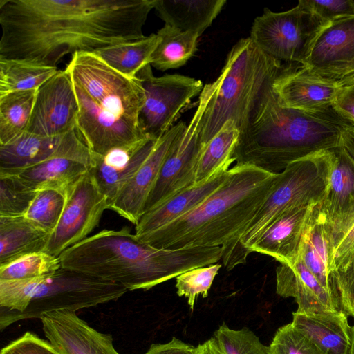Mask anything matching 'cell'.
Listing matches in <instances>:
<instances>
[{
  "instance_id": "cell-1",
  "label": "cell",
  "mask_w": 354,
  "mask_h": 354,
  "mask_svg": "<svg viewBox=\"0 0 354 354\" xmlns=\"http://www.w3.org/2000/svg\"><path fill=\"white\" fill-rule=\"evenodd\" d=\"M155 0H0V58L57 68L69 54L142 39Z\"/></svg>"
},
{
  "instance_id": "cell-2",
  "label": "cell",
  "mask_w": 354,
  "mask_h": 354,
  "mask_svg": "<svg viewBox=\"0 0 354 354\" xmlns=\"http://www.w3.org/2000/svg\"><path fill=\"white\" fill-rule=\"evenodd\" d=\"M277 176L254 165L236 164L221 186L200 205L138 239L158 249L221 247L223 263L232 270L237 266L239 237L268 196Z\"/></svg>"
},
{
  "instance_id": "cell-3",
  "label": "cell",
  "mask_w": 354,
  "mask_h": 354,
  "mask_svg": "<svg viewBox=\"0 0 354 354\" xmlns=\"http://www.w3.org/2000/svg\"><path fill=\"white\" fill-rule=\"evenodd\" d=\"M221 247L158 249L127 227L103 230L59 256L63 268L118 283L128 290H149L189 270L218 263Z\"/></svg>"
},
{
  "instance_id": "cell-4",
  "label": "cell",
  "mask_w": 354,
  "mask_h": 354,
  "mask_svg": "<svg viewBox=\"0 0 354 354\" xmlns=\"http://www.w3.org/2000/svg\"><path fill=\"white\" fill-rule=\"evenodd\" d=\"M65 70L79 107L76 129L93 154L147 137L140 122L145 94L137 77L121 74L93 53L74 54Z\"/></svg>"
},
{
  "instance_id": "cell-5",
  "label": "cell",
  "mask_w": 354,
  "mask_h": 354,
  "mask_svg": "<svg viewBox=\"0 0 354 354\" xmlns=\"http://www.w3.org/2000/svg\"><path fill=\"white\" fill-rule=\"evenodd\" d=\"M272 83L264 88L239 134L232 155L236 164L278 174L294 161L339 146L344 131L354 126L333 107L308 112L281 106Z\"/></svg>"
},
{
  "instance_id": "cell-6",
  "label": "cell",
  "mask_w": 354,
  "mask_h": 354,
  "mask_svg": "<svg viewBox=\"0 0 354 354\" xmlns=\"http://www.w3.org/2000/svg\"><path fill=\"white\" fill-rule=\"evenodd\" d=\"M281 61L266 54L249 37L240 39L229 53L202 118L204 147L229 120L241 133L262 92L282 71Z\"/></svg>"
},
{
  "instance_id": "cell-7",
  "label": "cell",
  "mask_w": 354,
  "mask_h": 354,
  "mask_svg": "<svg viewBox=\"0 0 354 354\" xmlns=\"http://www.w3.org/2000/svg\"><path fill=\"white\" fill-rule=\"evenodd\" d=\"M330 150L294 161L277 174L268 196L239 237L237 266L245 263L249 248L279 216L292 208L322 201L328 183Z\"/></svg>"
},
{
  "instance_id": "cell-8",
  "label": "cell",
  "mask_w": 354,
  "mask_h": 354,
  "mask_svg": "<svg viewBox=\"0 0 354 354\" xmlns=\"http://www.w3.org/2000/svg\"><path fill=\"white\" fill-rule=\"evenodd\" d=\"M31 297L23 312L0 308V328L48 312L76 310L118 299L128 290L122 285L61 268L53 274L30 279Z\"/></svg>"
},
{
  "instance_id": "cell-9",
  "label": "cell",
  "mask_w": 354,
  "mask_h": 354,
  "mask_svg": "<svg viewBox=\"0 0 354 354\" xmlns=\"http://www.w3.org/2000/svg\"><path fill=\"white\" fill-rule=\"evenodd\" d=\"M328 24L300 0L283 12L265 8L254 19L250 38L266 54L304 66L318 35Z\"/></svg>"
},
{
  "instance_id": "cell-10",
  "label": "cell",
  "mask_w": 354,
  "mask_h": 354,
  "mask_svg": "<svg viewBox=\"0 0 354 354\" xmlns=\"http://www.w3.org/2000/svg\"><path fill=\"white\" fill-rule=\"evenodd\" d=\"M211 93V83L204 86L197 109L189 125L174 142L161 167L145 203L144 214L177 193L194 185L196 167L203 148L201 142L202 118Z\"/></svg>"
},
{
  "instance_id": "cell-11",
  "label": "cell",
  "mask_w": 354,
  "mask_h": 354,
  "mask_svg": "<svg viewBox=\"0 0 354 354\" xmlns=\"http://www.w3.org/2000/svg\"><path fill=\"white\" fill-rule=\"evenodd\" d=\"M145 94L140 113L147 136L159 138L173 127L181 111L203 89L201 80L179 75L155 77L150 64L137 74Z\"/></svg>"
},
{
  "instance_id": "cell-12",
  "label": "cell",
  "mask_w": 354,
  "mask_h": 354,
  "mask_svg": "<svg viewBox=\"0 0 354 354\" xmlns=\"http://www.w3.org/2000/svg\"><path fill=\"white\" fill-rule=\"evenodd\" d=\"M107 209V198L89 170L66 192L64 208L44 252L59 257L88 237Z\"/></svg>"
},
{
  "instance_id": "cell-13",
  "label": "cell",
  "mask_w": 354,
  "mask_h": 354,
  "mask_svg": "<svg viewBox=\"0 0 354 354\" xmlns=\"http://www.w3.org/2000/svg\"><path fill=\"white\" fill-rule=\"evenodd\" d=\"M93 165V154L75 129L63 136L51 157L12 175L36 191L50 188L66 192Z\"/></svg>"
},
{
  "instance_id": "cell-14",
  "label": "cell",
  "mask_w": 354,
  "mask_h": 354,
  "mask_svg": "<svg viewBox=\"0 0 354 354\" xmlns=\"http://www.w3.org/2000/svg\"><path fill=\"white\" fill-rule=\"evenodd\" d=\"M79 107L71 79L64 70L37 91L26 131L42 136H63L76 129Z\"/></svg>"
},
{
  "instance_id": "cell-15",
  "label": "cell",
  "mask_w": 354,
  "mask_h": 354,
  "mask_svg": "<svg viewBox=\"0 0 354 354\" xmlns=\"http://www.w3.org/2000/svg\"><path fill=\"white\" fill-rule=\"evenodd\" d=\"M272 86L281 106L308 112L333 107L342 87L338 80L321 76L304 66L283 68Z\"/></svg>"
},
{
  "instance_id": "cell-16",
  "label": "cell",
  "mask_w": 354,
  "mask_h": 354,
  "mask_svg": "<svg viewBox=\"0 0 354 354\" xmlns=\"http://www.w3.org/2000/svg\"><path fill=\"white\" fill-rule=\"evenodd\" d=\"M40 319L48 342L61 354H120L110 335L93 328L74 311L48 312Z\"/></svg>"
},
{
  "instance_id": "cell-17",
  "label": "cell",
  "mask_w": 354,
  "mask_h": 354,
  "mask_svg": "<svg viewBox=\"0 0 354 354\" xmlns=\"http://www.w3.org/2000/svg\"><path fill=\"white\" fill-rule=\"evenodd\" d=\"M186 127L184 122H178L159 138L150 156L122 187L109 209L137 224L174 142Z\"/></svg>"
},
{
  "instance_id": "cell-18",
  "label": "cell",
  "mask_w": 354,
  "mask_h": 354,
  "mask_svg": "<svg viewBox=\"0 0 354 354\" xmlns=\"http://www.w3.org/2000/svg\"><path fill=\"white\" fill-rule=\"evenodd\" d=\"M158 139L147 136L133 144L113 149L104 156L93 153V165L90 171L107 198L109 209L122 187L150 156Z\"/></svg>"
},
{
  "instance_id": "cell-19",
  "label": "cell",
  "mask_w": 354,
  "mask_h": 354,
  "mask_svg": "<svg viewBox=\"0 0 354 354\" xmlns=\"http://www.w3.org/2000/svg\"><path fill=\"white\" fill-rule=\"evenodd\" d=\"M317 205V204H316ZM315 205L292 208L275 219L249 248L292 266L299 258L305 228Z\"/></svg>"
},
{
  "instance_id": "cell-20",
  "label": "cell",
  "mask_w": 354,
  "mask_h": 354,
  "mask_svg": "<svg viewBox=\"0 0 354 354\" xmlns=\"http://www.w3.org/2000/svg\"><path fill=\"white\" fill-rule=\"evenodd\" d=\"M354 59V17L329 23L320 32L304 65L335 80Z\"/></svg>"
},
{
  "instance_id": "cell-21",
  "label": "cell",
  "mask_w": 354,
  "mask_h": 354,
  "mask_svg": "<svg viewBox=\"0 0 354 354\" xmlns=\"http://www.w3.org/2000/svg\"><path fill=\"white\" fill-rule=\"evenodd\" d=\"M232 163L223 165L205 181L177 193L145 213L136 225L137 238L167 225L200 205L224 182Z\"/></svg>"
},
{
  "instance_id": "cell-22",
  "label": "cell",
  "mask_w": 354,
  "mask_h": 354,
  "mask_svg": "<svg viewBox=\"0 0 354 354\" xmlns=\"http://www.w3.org/2000/svg\"><path fill=\"white\" fill-rule=\"evenodd\" d=\"M276 292L293 297L299 313L339 310L330 293L307 269L300 258L292 266L280 263L276 268Z\"/></svg>"
},
{
  "instance_id": "cell-23",
  "label": "cell",
  "mask_w": 354,
  "mask_h": 354,
  "mask_svg": "<svg viewBox=\"0 0 354 354\" xmlns=\"http://www.w3.org/2000/svg\"><path fill=\"white\" fill-rule=\"evenodd\" d=\"M292 324L308 337L322 354H350L352 331L342 310L292 313Z\"/></svg>"
},
{
  "instance_id": "cell-24",
  "label": "cell",
  "mask_w": 354,
  "mask_h": 354,
  "mask_svg": "<svg viewBox=\"0 0 354 354\" xmlns=\"http://www.w3.org/2000/svg\"><path fill=\"white\" fill-rule=\"evenodd\" d=\"M330 151L328 183L319 206L333 228L354 211V159L341 144Z\"/></svg>"
},
{
  "instance_id": "cell-25",
  "label": "cell",
  "mask_w": 354,
  "mask_h": 354,
  "mask_svg": "<svg viewBox=\"0 0 354 354\" xmlns=\"http://www.w3.org/2000/svg\"><path fill=\"white\" fill-rule=\"evenodd\" d=\"M299 258L322 286L330 292L328 276L333 270V232L330 223L315 205L304 233Z\"/></svg>"
},
{
  "instance_id": "cell-26",
  "label": "cell",
  "mask_w": 354,
  "mask_h": 354,
  "mask_svg": "<svg viewBox=\"0 0 354 354\" xmlns=\"http://www.w3.org/2000/svg\"><path fill=\"white\" fill-rule=\"evenodd\" d=\"M225 3V0H155L154 9L165 24L201 36Z\"/></svg>"
},
{
  "instance_id": "cell-27",
  "label": "cell",
  "mask_w": 354,
  "mask_h": 354,
  "mask_svg": "<svg viewBox=\"0 0 354 354\" xmlns=\"http://www.w3.org/2000/svg\"><path fill=\"white\" fill-rule=\"evenodd\" d=\"M50 234L24 215H0V266L29 254L44 252Z\"/></svg>"
},
{
  "instance_id": "cell-28",
  "label": "cell",
  "mask_w": 354,
  "mask_h": 354,
  "mask_svg": "<svg viewBox=\"0 0 354 354\" xmlns=\"http://www.w3.org/2000/svg\"><path fill=\"white\" fill-rule=\"evenodd\" d=\"M63 136L47 137L24 131L0 145V174H16L49 158L57 151Z\"/></svg>"
},
{
  "instance_id": "cell-29",
  "label": "cell",
  "mask_w": 354,
  "mask_h": 354,
  "mask_svg": "<svg viewBox=\"0 0 354 354\" xmlns=\"http://www.w3.org/2000/svg\"><path fill=\"white\" fill-rule=\"evenodd\" d=\"M159 42L149 64L160 71L178 68L187 63L197 50L200 37L193 32H183L165 24L158 32Z\"/></svg>"
},
{
  "instance_id": "cell-30",
  "label": "cell",
  "mask_w": 354,
  "mask_h": 354,
  "mask_svg": "<svg viewBox=\"0 0 354 354\" xmlns=\"http://www.w3.org/2000/svg\"><path fill=\"white\" fill-rule=\"evenodd\" d=\"M158 42L157 34L152 33L140 40L106 47L95 54L118 72L133 78L149 64Z\"/></svg>"
},
{
  "instance_id": "cell-31",
  "label": "cell",
  "mask_w": 354,
  "mask_h": 354,
  "mask_svg": "<svg viewBox=\"0 0 354 354\" xmlns=\"http://www.w3.org/2000/svg\"><path fill=\"white\" fill-rule=\"evenodd\" d=\"M239 134L234 122L229 120L206 143L197 164L194 185L205 181L221 167L235 161L232 155Z\"/></svg>"
},
{
  "instance_id": "cell-32",
  "label": "cell",
  "mask_w": 354,
  "mask_h": 354,
  "mask_svg": "<svg viewBox=\"0 0 354 354\" xmlns=\"http://www.w3.org/2000/svg\"><path fill=\"white\" fill-rule=\"evenodd\" d=\"M38 89L0 95V145L26 131Z\"/></svg>"
},
{
  "instance_id": "cell-33",
  "label": "cell",
  "mask_w": 354,
  "mask_h": 354,
  "mask_svg": "<svg viewBox=\"0 0 354 354\" xmlns=\"http://www.w3.org/2000/svg\"><path fill=\"white\" fill-rule=\"evenodd\" d=\"M58 71L57 68L0 58V95L16 91L39 89Z\"/></svg>"
},
{
  "instance_id": "cell-34",
  "label": "cell",
  "mask_w": 354,
  "mask_h": 354,
  "mask_svg": "<svg viewBox=\"0 0 354 354\" xmlns=\"http://www.w3.org/2000/svg\"><path fill=\"white\" fill-rule=\"evenodd\" d=\"M61 268L59 257L44 251L35 252L0 266V281L42 278L53 274Z\"/></svg>"
},
{
  "instance_id": "cell-35",
  "label": "cell",
  "mask_w": 354,
  "mask_h": 354,
  "mask_svg": "<svg viewBox=\"0 0 354 354\" xmlns=\"http://www.w3.org/2000/svg\"><path fill=\"white\" fill-rule=\"evenodd\" d=\"M66 200V192L56 189L37 190L35 196L24 215L44 230L52 233L60 219Z\"/></svg>"
},
{
  "instance_id": "cell-36",
  "label": "cell",
  "mask_w": 354,
  "mask_h": 354,
  "mask_svg": "<svg viewBox=\"0 0 354 354\" xmlns=\"http://www.w3.org/2000/svg\"><path fill=\"white\" fill-rule=\"evenodd\" d=\"M36 192L18 176L0 174V215H24Z\"/></svg>"
},
{
  "instance_id": "cell-37",
  "label": "cell",
  "mask_w": 354,
  "mask_h": 354,
  "mask_svg": "<svg viewBox=\"0 0 354 354\" xmlns=\"http://www.w3.org/2000/svg\"><path fill=\"white\" fill-rule=\"evenodd\" d=\"M214 337L223 354H269L268 346L247 327L232 330L223 322Z\"/></svg>"
},
{
  "instance_id": "cell-38",
  "label": "cell",
  "mask_w": 354,
  "mask_h": 354,
  "mask_svg": "<svg viewBox=\"0 0 354 354\" xmlns=\"http://www.w3.org/2000/svg\"><path fill=\"white\" fill-rule=\"evenodd\" d=\"M221 268V265L219 263L196 268L176 277L177 295L179 297L185 296L187 299L192 310L198 295H201L203 298L208 296L214 279Z\"/></svg>"
},
{
  "instance_id": "cell-39",
  "label": "cell",
  "mask_w": 354,
  "mask_h": 354,
  "mask_svg": "<svg viewBox=\"0 0 354 354\" xmlns=\"http://www.w3.org/2000/svg\"><path fill=\"white\" fill-rule=\"evenodd\" d=\"M268 349L269 354H322L292 323L278 328Z\"/></svg>"
},
{
  "instance_id": "cell-40",
  "label": "cell",
  "mask_w": 354,
  "mask_h": 354,
  "mask_svg": "<svg viewBox=\"0 0 354 354\" xmlns=\"http://www.w3.org/2000/svg\"><path fill=\"white\" fill-rule=\"evenodd\" d=\"M328 286L337 309L354 318V257L344 270L330 272Z\"/></svg>"
},
{
  "instance_id": "cell-41",
  "label": "cell",
  "mask_w": 354,
  "mask_h": 354,
  "mask_svg": "<svg viewBox=\"0 0 354 354\" xmlns=\"http://www.w3.org/2000/svg\"><path fill=\"white\" fill-rule=\"evenodd\" d=\"M332 232L333 270H343L354 257V211L334 226Z\"/></svg>"
},
{
  "instance_id": "cell-42",
  "label": "cell",
  "mask_w": 354,
  "mask_h": 354,
  "mask_svg": "<svg viewBox=\"0 0 354 354\" xmlns=\"http://www.w3.org/2000/svg\"><path fill=\"white\" fill-rule=\"evenodd\" d=\"M320 18L332 21L354 17L353 0H304Z\"/></svg>"
},
{
  "instance_id": "cell-43",
  "label": "cell",
  "mask_w": 354,
  "mask_h": 354,
  "mask_svg": "<svg viewBox=\"0 0 354 354\" xmlns=\"http://www.w3.org/2000/svg\"><path fill=\"white\" fill-rule=\"evenodd\" d=\"M0 354H61L49 342L35 333H25L1 350Z\"/></svg>"
},
{
  "instance_id": "cell-44",
  "label": "cell",
  "mask_w": 354,
  "mask_h": 354,
  "mask_svg": "<svg viewBox=\"0 0 354 354\" xmlns=\"http://www.w3.org/2000/svg\"><path fill=\"white\" fill-rule=\"evenodd\" d=\"M333 108L354 125V83L342 86Z\"/></svg>"
},
{
  "instance_id": "cell-45",
  "label": "cell",
  "mask_w": 354,
  "mask_h": 354,
  "mask_svg": "<svg viewBox=\"0 0 354 354\" xmlns=\"http://www.w3.org/2000/svg\"><path fill=\"white\" fill-rule=\"evenodd\" d=\"M194 346L174 337L167 343L151 344L145 354H194Z\"/></svg>"
},
{
  "instance_id": "cell-46",
  "label": "cell",
  "mask_w": 354,
  "mask_h": 354,
  "mask_svg": "<svg viewBox=\"0 0 354 354\" xmlns=\"http://www.w3.org/2000/svg\"><path fill=\"white\" fill-rule=\"evenodd\" d=\"M194 354H223L219 349L216 339L212 337L205 341L203 344H200L197 347H195Z\"/></svg>"
},
{
  "instance_id": "cell-47",
  "label": "cell",
  "mask_w": 354,
  "mask_h": 354,
  "mask_svg": "<svg viewBox=\"0 0 354 354\" xmlns=\"http://www.w3.org/2000/svg\"><path fill=\"white\" fill-rule=\"evenodd\" d=\"M354 73V59L346 66L335 77V80H339L343 77L349 76Z\"/></svg>"
},
{
  "instance_id": "cell-48",
  "label": "cell",
  "mask_w": 354,
  "mask_h": 354,
  "mask_svg": "<svg viewBox=\"0 0 354 354\" xmlns=\"http://www.w3.org/2000/svg\"><path fill=\"white\" fill-rule=\"evenodd\" d=\"M338 81L342 86H344V85L354 83V73L349 76L343 77V78L339 80Z\"/></svg>"
},
{
  "instance_id": "cell-49",
  "label": "cell",
  "mask_w": 354,
  "mask_h": 354,
  "mask_svg": "<svg viewBox=\"0 0 354 354\" xmlns=\"http://www.w3.org/2000/svg\"><path fill=\"white\" fill-rule=\"evenodd\" d=\"M352 331V345L350 354H354V325L351 327Z\"/></svg>"
}]
</instances>
